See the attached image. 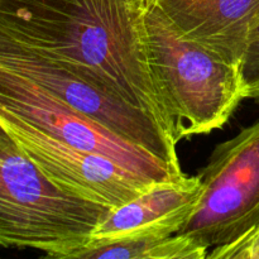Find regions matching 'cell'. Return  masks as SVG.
Returning <instances> with one entry per match:
<instances>
[{"label":"cell","instance_id":"obj_1","mask_svg":"<svg viewBox=\"0 0 259 259\" xmlns=\"http://www.w3.org/2000/svg\"><path fill=\"white\" fill-rule=\"evenodd\" d=\"M151 2L0 0V34L141 109L174 137L149 65Z\"/></svg>","mask_w":259,"mask_h":259},{"label":"cell","instance_id":"obj_5","mask_svg":"<svg viewBox=\"0 0 259 259\" xmlns=\"http://www.w3.org/2000/svg\"><path fill=\"white\" fill-rule=\"evenodd\" d=\"M202 194L179 234L210 248L259 225V120L218 144L199 172Z\"/></svg>","mask_w":259,"mask_h":259},{"label":"cell","instance_id":"obj_13","mask_svg":"<svg viewBox=\"0 0 259 259\" xmlns=\"http://www.w3.org/2000/svg\"><path fill=\"white\" fill-rule=\"evenodd\" d=\"M5 133H7V131H5V129L3 128V125H2V124H0V137H2V136H4Z\"/></svg>","mask_w":259,"mask_h":259},{"label":"cell","instance_id":"obj_4","mask_svg":"<svg viewBox=\"0 0 259 259\" xmlns=\"http://www.w3.org/2000/svg\"><path fill=\"white\" fill-rule=\"evenodd\" d=\"M0 120L19 121L76 148L106 157L149 184L180 181L187 176L147 149L76 111L3 62Z\"/></svg>","mask_w":259,"mask_h":259},{"label":"cell","instance_id":"obj_11","mask_svg":"<svg viewBox=\"0 0 259 259\" xmlns=\"http://www.w3.org/2000/svg\"><path fill=\"white\" fill-rule=\"evenodd\" d=\"M240 72L244 86V98L259 104V15L250 30Z\"/></svg>","mask_w":259,"mask_h":259},{"label":"cell","instance_id":"obj_3","mask_svg":"<svg viewBox=\"0 0 259 259\" xmlns=\"http://www.w3.org/2000/svg\"><path fill=\"white\" fill-rule=\"evenodd\" d=\"M110 210L63 191L8 132L0 137V245L67 259Z\"/></svg>","mask_w":259,"mask_h":259},{"label":"cell","instance_id":"obj_7","mask_svg":"<svg viewBox=\"0 0 259 259\" xmlns=\"http://www.w3.org/2000/svg\"><path fill=\"white\" fill-rule=\"evenodd\" d=\"M0 124L56 186L83 200L115 209L154 185L106 157L76 148L19 121L0 120Z\"/></svg>","mask_w":259,"mask_h":259},{"label":"cell","instance_id":"obj_6","mask_svg":"<svg viewBox=\"0 0 259 259\" xmlns=\"http://www.w3.org/2000/svg\"><path fill=\"white\" fill-rule=\"evenodd\" d=\"M0 62L42 86L76 111L182 172L174 137L143 110L3 34H0Z\"/></svg>","mask_w":259,"mask_h":259},{"label":"cell","instance_id":"obj_9","mask_svg":"<svg viewBox=\"0 0 259 259\" xmlns=\"http://www.w3.org/2000/svg\"><path fill=\"white\" fill-rule=\"evenodd\" d=\"M186 38L232 65H242L259 0H156Z\"/></svg>","mask_w":259,"mask_h":259},{"label":"cell","instance_id":"obj_10","mask_svg":"<svg viewBox=\"0 0 259 259\" xmlns=\"http://www.w3.org/2000/svg\"><path fill=\"white\" fill-rule=\"evenodd\" d=\"M209 248L184 234L148 235L105 243H86L67 259H204Z\"/></svg>","mask_w":259,"mask_h":259},{"label":"cell","instance_id":"obj_2","mask_svg":"<svg viewBox=\"0 0 259 259\" xmlns=\"http://www.w3.org/2000/svg\"><path fill=\"white\" fill-rule=\"evenodd\" d=\"M146 25L149 65L175 141L222 128L245 99L239 66L185 37L156 0Z\"/></svg>","mask_w":259,"mask_h":259},{"label":"cell","instance_id":"obj_12","mask_svg":"<svg viewBox=\"0 0 259 259\" xmlns=\"http://www.w3.org/2000/svg\"><path fill=\"white\" fill-rule=\"evenodd\" d=\"M206 258L211 259H259V225L244 237L212 248Z\"/></svg>","mask_w":259,"mask_h":259},{"label":"cell","instance_id":"obj_8","mask_svg":"<svg viewBox=\"0 0 259 259\" xmlns=\"http://www.w3.org/2000/svg\"><path fill=\"white\" fill-rule=\"evenodd\" d=\"M201 194L199 176L152 185L138 197L111 209L86 243L176 234L195 211Z\"/></svg>","mask_w":259,"mask_h":259}]
</instances>
